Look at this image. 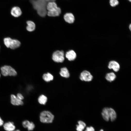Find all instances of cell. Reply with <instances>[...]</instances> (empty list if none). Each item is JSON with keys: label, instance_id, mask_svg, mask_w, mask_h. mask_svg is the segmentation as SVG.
I'll list each match as a JSON object with an SVG mask.
<instances>
[{"label": "cell", "instance_id": "cell-15", "mask_svg": "<svg viewBox=\"0 0 131 131\" xmlns=\"http://www.w3.org/2000/svg\"><path fill=\"white\" fill-rule=\"evenodd\" d=\"M58 7L54 1L49 2L46 6V9L48 11H52L57 9Z\"/></svg>", "mask_w": 131, "mask_h": 131}, {"label": "cell", "instance_id": "cell-18", "mask_svg": "<svg viewBox=\"0 0 131 131\" xmlns=\"http://www.w3.org/2000/svg\"><path fill=\"white\" fill-rule=\"evenodd\" d=\"M27 25L26 28L27 30L29 32H32L34 30L35 28V23L33 22L28 21L26 22Z\"/></svg>", "mask_w": 131, "mask_h": 131}, {"label": "cell", "instance_id": "cell-14", "mask_svg": "<svg viewBox=\"0 0 131 131\" xmlns=\"http://www.w3.org/2000/svg\"><path fill=\"white\" fill-rule=\"evenodd\" d=\"M104 119L108 121L110 119L109 108L105 107L102 111L101 113Z\"/></svg>", "mask_w": 131, "mask_h": 131}, {"label": "cell", "instance_id": "cell-25", "mask_svg": "<svg viewBox=\"0 0 131 131\" xmlns=\"http://www.w3.org/2000/svg\"><path fill=\"white\" fill-rule=\"evenodd\" d=\"M85 131H95L94 128L92 126L87 127Z\"/></svg>", "mask_w": 131, "mask_h": 131}, {"label": "cell", "instance_id": "cell-5", "mask_svg": "<svg viewBox=\"0 0 131 131\" xmlns=\"http://www.w3.org/2000/svg\"><path fill=\"white\" fill-rule=\"evenodd\" d=\"M52 58L55 62L57 63L63 62L65 59L63 51L57 50L55 51L52 54Z\"/></svg>", "mask_w": 131, "mask_h": 131}, {"label": "cell", "instance_id": "cell-23", "mask_svg": "<svg viewBox=\"0 0 131 131\" xmlns=\"http://www.w3.org/2000/svg\"><path fill=\"white\" fill-rule=\"evenodd\" d=\"M35 127V125L34 123L32 122L29 121L27 124L26 128H27L28 130L31 131L33 130Z\"/></svg>", "mask_w": 131, "mask_h": 131}, {"label": "cell", "instance_id": "cell-16", "mask_svg": "<svg viewBox=\"0 0 131 131\" xmlns=\"http://www.w3.org/2000/svg\"><path fill=\"white\" fill-rule=\"evenodd\" d=\"M105 78L108 82H112L114 81L116 78V76L113 72L107 73L106 75Z\"/></svg>", "mask_w": 131, "mask_h": 131}, {"label": "cell", "instance_id": "cell-10", "mask_svg": "<svg viewBox=\"0 0 131 131\" xmlns=\"http://www.w3.org/2000/svg\"><path fill=\"white\" fill-rule=\"evenodd\" d=\"M11 13L13 16L17 17L20 16L22 13V11L20 8L18 7H14L11 9Z\"/></svg>", "mask_w": 131, "mask_h": 131}, {"label": "cell", "instance_id": "cell-27", "mask_svg": "<svg viewBox=\"0 0 131 131\" xmlns=\"http://www.w3.org/2000/svg\"><path fill=\"white\" fill-rule=\"evenodd\" d=\"M3 121L0 117V126H2L3 124Z\"/></svg>", "mask_w": 131, "mask_h": 131}, {"label": "cell", "instance_id": "cell-13", "mask_svg": "<svg viewBox=\"0 0 131 131\" xmlns=\"http://www.w3.org/2000/svg\"><path fill=\"white\" fill-rule=\"evenodd\" d=\"M61 13V9L58 7L56 9L52 11H48L47 12L48 15L50 16H57L60 14Z\"/></svg>", "mask_w": 131, "mask_h": 131}, {"label": "cell", "instance_id": "cell-32", "mask_svg": "<svg viewBox=\"0 0 131 131\" xmlns=\"http://www.w3.org/2000/svg\"></svg>", "mask_w": 131, "mask_h": 131}, {"label": "cell", "instance_id": "cell-21", "mask_svg": "<svg viewBox=\"0 0 131 131\" xmlns=\"http://www.w3.org/2000/svg\"><path fill=\"white\" fill-rule=\"evenodd\" d=\"M78 125H76V130L77 131H82L86 126L84 122L81 121H79L78 122Z\"/></svg>", "mask_w": 131, "mask_h": 131}, {"label": "cell", "instance_id": "cell-8", "mask_svg": "<svg viewBox=\"0 0 131 131\" xmlns=\"http://www.w3.org/2000/svg\"><path fill=\"white\" fill-rule=\"evenodd\" d=\"M11 102L13 105L16 106L22 105L24 103L22 100L19 99L15 95L12 94L11 96Z\"/></svg>", "mask_w": 131, "mask_h": 131}, {"label": "cell", "instance_id": "cell-24", "mask_svg": "<svg viewBox=\"0 0 131 131\" xmlns=\"http://www.w3.org/2000/svg\"><path fill=\"white\" fill-rule=\"evenodd\" d=\"M109 3L111 7H114L119 4V2L118 0H110Z\"/></svg>", "mask_w": 131, "mask_h": 131}, {"label": "cell", "instance_id": "cell-3", "mask_svg": "<svg viewBox=\"0 0 131 131\" xmlns=\"http://www.w3.org/2000/svg\"><path fill=\"white\" fill-rule=\"evenodd\" d=\"M4 44L8 48L12 49H16L20 46V42L16 39H13L10 37H7L4 39Z\"/></svg>", "mask_w": 131, "mask_h": 131}, {"label": "cell", "instance_id": "cell-26", "mask_svg": "<svg viewBox=\"0 0 131 131\" xmlns=\"http://www.w3.org/2000/svg\"><path fill=\"white\" fill-rule=\"evenodd\" d=\"M17 97L19 99L22 100L24 98L23 95L20 93H18L17 95Z\"/></svg>", "mask_w": 131, "mask_h": 131}, {"label": "cell", "instance_id": "cell-4", "mask_svg": "<svg viewBox=\"0 0 131 131\" xmlns=\"http://www.w3.org/2000/svg\"><path fill=\"white\" fill-rule=\"evenodd\" d=\"M1 73L4 76H15L17 74L16 70L10 66L5 65L2 67L0 68Z\"/></svg>", "mask_w": 131, "mask_h": 131}, {"label": "cell", "instance_id": "cell-1", "mask_svg": "<svg viewBox=\"0 0 131 131\" xmlns=\"http://www.w3.org/2000/svg\"><path fill=\"white\" fill-rule=\"evenodd\" d=\"M55 0H36L33 1L34 8L37 10L38 14L41 16H45L47 13L46 6L49 2Z\"/></svg>", "mask_w": 131, "mask_h": 131}, {"label": "cell", "instance_id": "cell-30", "mask_svg": "<svg viewBox=\"0 0 131 131\" xmlns=\"http://www.w3.org/2000/svg\"><path fill=\"white\" fill-rule=\"evenodd\" d=\"M99 131H104L103 130L101 129Z\"/></svg>", "mask_w": 131, "mask_h": 131}, {"label": "cell", "instance_id": "cell-12", "mask_svg": "<svg viewBox=\"0 0 131 131\" xmlns=\"http://www.w3.org/2000/svg\"><path fill=\"white\" fill-rule=\"evenodd\" d=\"M64 19L66 22L70 24L73 23L75 20L74 15L71 13L66 14L64 16Z\"/></svg>", "mask_w": 131, "mask_h": 131}, {"label": "cell", "instance_id": "cell-2", "mask_svg": "<svg viewBox=\"0 0 131 131\" xmlns=\"http://www.w3.org/2000/svg\"><path fill=\"white\" fill-rule=\"evenodd\" d=\"M40 120L42 123H52L54 118L53 115L49 111H44L40 114Z\"/></svg>", "mask_w": 131, "mask_h": 131}, {"label": "cell", "instance_id": "cell-6", "mask_svg": "<svg viewBox=\"0 0 131 131\" xmlns=\"http://www.w3.org/2000/svg\"><path fill=\"white\" fill-rule=\"evenodd\" d=\"M93 76L88 71L84 70L81 73L79 78L82 81L89 82L91 81L93 78Z\"/></svg>", "mask_w": 131, "mask_h": 131}, {"label": "cell", "instance_id": "cell-11", "mask_svg": "<svg viewBox=\"0 0 131 131\" xmlns=\"http://www.w3.org/2000/svg\"><path fill=\"white\" fill-rule=\"evenodd\" d=\"M3 127L4 130L6 131H13L15 129L14 123L11 122L6 123Z\"/></svg>", "mask_w": 131, "mask_h": 131}, {"label": "cell", "instance_id": "cell-7", "mask_svg": "<svg viewBox=\"0 0 131 131\" xmlns=\"http://www.w3.org/2000/svg\"><path fill=\"white\" fill-rule=\"evenodd\" d=\"M108 67L109 69H112L115 72H117L119 70L120 66L118 62L113 60L109 62Z\"/></svg>", "mask_w": 131, "mask_h": 131}, {"label": "cell", "instance_id": "cell-31", "mask_svg": "<svg viewBox=\"0 0 131 131\" xmlns=\"http://www.w3.org/2000/svg\"><path fill=\"white\" fill-rule=\"evenodd\" d=\"M130 2H131V0H128Z\"/></svg>", "mask_w": 131, "mask_h": 131}, {"label": "cell", "instance_id": "cell-19", "mask_svg": "<svg viewBox=\"0 0 131 131\" xmlns=\"http://www.w3.org/2000/svg\"><path fill=\"white\" fill-rule=\"evenodd\" d=\"M110 119L111 121L115 120L117 117V115L115 111L112 108H109Z\"/></svg>", "mask_w": 131, "mask_h": 131}, {"label": "cell", "instance_id": "cell-9", "mask_svg": "<svg viewBox=\"0 0 131 131\" xmlns=\"http://www.w3.org/2000/svg\"><path fill=\"white\" fill-rule=\"evenodd\" d=\"M66 57L70 61L74 60L77 57L75 52L73 50H71L67 51L66 54Z\"/></svg>", "mask_w": 131, "mask_h": 131}, {"label": "cell", "instance_id": "cell-17", "mask_svg": "<svg viewBox=\"0 0 131 131\" xmlns=\"http://www.w3.org/2000/svg\"><path fill=\"white\" fill-rule=\"evenodd\" d=\"M59 74L61 76L64 78H68L70 76L69 72L66 67L61 68L60 69Z\"/></svg>", "mask_w": 131, "mask_h": 131}, {"label": "cell", "instance_id": "cell-28", "mask_svg": "<svg viewBox=\"0 0 131 131\" xmlns=\"http://www.w3.org/2000/svg\"><path fill=\"white\" fill-rule=\"evenodd\" d=\"M131 25L130 24L129 25V28L130 31H131Z\"/></svg>", "mask_w": 131, "mask_h": 131}, {"label": "cell", "instance_id": "cell-22", "mask_svg": "<svg viewBox=\"0 0 131 131\" xmlns=\"http://www.w3.org/2000/svg\"><path fill=\"white\" fill-rule=\"evenodd\" d=\"M47 100V98L45 95H41L40 96L38 99L39 103L41 105H45Z\"/></svg>", "mask_w": 131, "mask_h": 131}, {"label": "cell", "instance_id": "cell-29", "mask_svg": "<svg viewBox=\"0 0 131 131\" xmlns=\"http://www.w3.org/2000/svg\"><path fill=\"white\" fill-rule=\"evenodd\" d=\"M14 131H20V130H15Z\"/></svg>", "mask_w": 131, "mask_h": 131}, {"label": "cell", "instance_id": "cell-20", "mask_svg": "<svg viewBox=\"0 0 131 131\" xmlns=\"http://www.w3.org/2000/svg\"><path fill=\"white\" fill-rule=\"evenodd\" d=\"M42 78L45 81L48 82L53 80V76L50 73H48L43 74Z\"/></svg>", "mask_w": 131, "mask_h": 131}]
</instances>
